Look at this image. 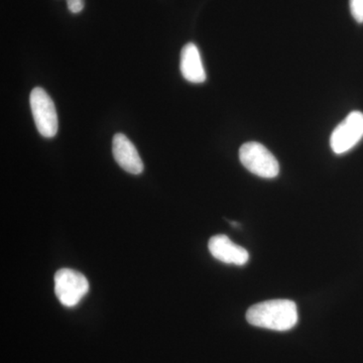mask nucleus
Returning a JSON list of instances; mask_svg holds the SVG:
<instances>
[{
    "mask_svg": "<svg viewBox=\"0 0 363 363\" xmlns=\"http://www.w3.org/2000/svg\"><path fill=\"white\" fill-rule=\"evenodd\" d=\"M33 121L45 138H54L58 133V116L51 97L43 88H33L30 97Z\"/></svg>",
    "mask_w": 363,
    "mask_h": 363,
    "instance_id": "20e7f679",
    "label": "nucleus"
},
{
    "mask_svg": "<svg viewBox=\"0 0 363 363\" xmlns=\"http://www.w3.org/2000/svg\"><path fill=\"white\" fill-rule=\"evenodd\" d=\"M67 6L72 13H79L84 9V0H67Z\"/></svg>",
    "mask_w": 363,
    "mask_h": 363,
    "instance_id": "9d476101",
    "label": "nucleus"
},
{
    "mask_svg": "<svg viewBox=\"0 0 363 363\" xmlns=\"http://www.w3.org/2000/svg\"><path fill=\"white\" fill-rule=\"evenodd\" d=\"M248 323L274 331H288L298 322L297 305L290 300H271L253 305L247 313Z\"/></svg>",
    "mask_w": 363,
    "mask_h": 363,
    "instance_id": "f257e3e1",
    "label": "nucleus"
},
{
    "mask_svg": "<svg viewBox=\"0 0 363 363\" xmlns=\"http://www.w3.org/2000/svg\"><path fill=\"white\" fill-rule=\"evenodd\" d=\"M55 294L62 305L75 307L87 295L89 283L75 269H61L55 274Z\"/></svg>",
    "mask_w": 363,
    "mask_h": 363,
    "instance_id": "7ed1b4c3",
    "label": "nucleus"
},
{
    "mask_svg": "<svg viewBox=\"0 0 363 363\" xmlns=\"http://www.w3.org/2000/svg\"><path fill=\"white\" fill-rule=\"evenodd\" d=\"M241 164L250 173L260 178H276L279 173L278 160L259 143L250 142L245 143L240 150Z\"/></svg>",
    "mask_w": 363,
    "mask_h": 363,
    "instance_id": "f03ea898",
    "label": "nucleus"
},
{
    "mask_svg": "<svg viewBox=\"0 0 363 363\" xmlns=\"http://www.w3.org/2000/svg\"><path fill=\"white\" fill-rule=\"evenodd\" d=\"M181 72L189 82L200 84L206 80L201 55L197 45L193 43L184 45L181 52Z\"/></svg>",
    "mask_w": 363,
    "mask_h": 363,
    "instance_id": "6e6552de",
    "label": "nucleus"
},
{
    "mask_svg": "<svg viewBox=\"0 0 363 363\" xmlns=\"http://www.w3.org/2000/svg\"><path fill=\"white\" fill-rule=\"evenodd\" d=\"M363 138V113L352 111L332 133L331 149L336 155L352 150Z\"/></svg>",
    "mask_w": 363,
    "mask_h": 363,
    "instance_id": "39448f33",
    "label": "nucleus"
},
{
    "mask_svg": "<svg viewBox=\"0 0 363 363\" xmlns=\"http://www.w3.org/2000/svg\"><path fill=\"white\" fill-rule=\"evenodd\" d=\"M208 247L214 259L220 260L224 264L245 266L250 259L247 250L235 245L224 234L210 238Z\"/></svg>",
    "mask_w": 363,
    "mask_h": 363,
    "instance_id": "423d86ee",
    "label": "nucleus"
},
{
    "mask_svg": "<svg viewBox=\"0 0 363 363\" xmlns=\"http://www.w3.org/2000/svg\"><path fill=\"white\" fill-rule=\"evenodd\" d=\"M112 152L117 164L133 175L143 172V164L135 145L123 133H116L112 140Z\"/></svg>",
    "mask_w": 363,
    "mask_h": 363,
    "instance_id": "0eeeda50",
    "label": "nucleus"
},
{
    "mask_svg": "<svg viewBox=\"0 0 363 363\" xmlns=\"http://www.w3.org/2000/svg\"><path fill=\"white\" fill-rule=\"evenodd\" d=\"M350 11L358 23H363V0H350Z\"/></svg>",
    "mask_w": 363,
    "mask_h": 363,
    "instance_id": "1a4fd4ad",
    "label": "nucleus"
}]
</instances>
